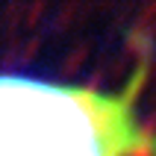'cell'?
I'll return each mask as SVG.
<instances>
[{
	"mask_svg": "<svg viewBox=\"0 0 156 156\" xmlns=\"http://www.w3.org/2000/svg\"><path fill=\"white\" fill-rule=\"evenodd\" d=\"M147 59L118 91L0 74V156H156L141 124Z\"/></svg>",
	"mask_w": 156,
	"mask_h": 156,
	"instance_id": "6da1fadb",
	"label": "cell"
}]
</instances>
